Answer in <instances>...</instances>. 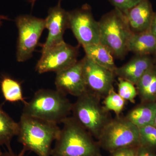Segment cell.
Listing matches in <instances>:
<instances>
[{
	"mask_svg": "<svg viewBox=\"0 0 156 156\" xmlns=\"http://www.w3.org/2000/svg\"><path fill=\"white\" fill-rule=\"evenodd\" d=\"M128 52L136 55L149 56L154 54L156 50V39L152 33L150 29L148 30L132 33L128 44Z\"/></svg>",
	"mask_w": 156,
	"mask_h": 156,
	"instance_id": "cell-15",
	"label": "cell"
},
{
	"mask_svg": "<svg viewBox=\"0 0 156 156\" xmlns=\"http://www.w3.org/2000/svg\"><path fill=\"white\" fill-rule=\"evenodd\" d=\"M125 101L118 93L115 92L113 88L106 95L104 100V108L107 112L112 111L119 115L124 108Z\"/></svg>",
	"mask_w": 156,
	"mask_h": 156,
	"instance_id": "cell-21",
	"label": "cell"
},
{
	"mask_svg": "<svg viewBox=\"0 0 156 156\" xmlns=\"http://www.w3.org/2000/svg\"><path fill=\"white\" fill-rule=\"evenodd\" d=\"M154 55H155V58H156V50L155 52Z\"/></svg>",
	"mask_w": 156,
	"mask_h": 156,
	"instance_id": "cell-32",
	"label": "cell"
},
{
	"mask_svg": "<svg viewBox=\"0 0 156 156\" xmlns=\"http://www.w3.org/2000/svg\"><path fill=\"white\" fill-rule=\"evenodd\" d=\"M8 17L6 16H2V15H0V27L2 24V20H8Z\"/></svg>",
	"mask_w": 156,
	"mask_h": 156,
	"instance_id": "cell-29",
	"label": "cell"
},
{
	"mask_svg": "<svg viewBox=\"0 0 156 156\" xmlns=\"http://www.w3.org/2000/svg\"><path fill=\"white\" fill-rule=\"evenodd\" d=\"M115 9L125 12L133 8L142 0H108Z\"/></svg>",
	"mask_w": 156,
	"mask_h": 156,
	"instance_id": "cell-24",
	"label": "cell"
},
{
	"mask_svg": "<svg viewBox=\"0 0 156 156\" xmlns=\"http://www.w3.org/2000/svg\"><path fill=\"white\" fill-rule=\"evenodd\" d=\"M139 128V144L142 147H156V127L151 125Z\"/></svg>",
	"mask_w": 156,
	"mask_h": 156,
	"instance_id": "cell-22",
	"label": "cell"
},
{
	"mask_svg": "<svg viewBox=\"0 0 156 156\" xmlns=\"http://www.w3.org/2000/svg\"><path fill=\"white\" fill-rule=\"evenodd\" d=\"M123 12L132 33L142 32L150 29L154 12L149 0H142L133 8Z\"/></svg>",
	"mask_w": 156,
	"mask_h": 156,
	"instance_id": "cell-13",
	"label": "cell"
},
{
	"mask_svg": "<svg viewBox=\"0 0 156 156\" xmlns=\"http://www.w3.org/2000/svg\"><path fill=\"white\" fill-rule=\"evenodd\" d=\"M118 94L125 100L134 102L137 95V90L134 84L126 80L119 78Z\"/></svg>",
	"mask_w": 156,
	"mask_h": 156,
	"instance_id": "cell-23",
	"label": "cell"
},
{
	"mask_svg": "<svg viewBox=\"0 0 156 156\" xmlns=\"http://www.w3.org/2000/svg\"><path fill=\"white\" fill-rule=\"evenodd\" d=\"M82 60L87 91L98 96H106L113 89L114 72L97 64L87 56Z\"/></svg>",
	"mask_w": 156,
	"mask_h": 156,
	"instance_id": "cell-10",
	"label": "cell"
},
{
	"mask_svg": "<svg viewBox=\"0 0 156 156\" xmlns=\"http://www.w3.org/2000/svg\"><path fill=\"white\" fill-rule=\"evenodd\" d=\"M98 22L101 44L116 58H123L128 52V42L132 34L125 14L114 9L104 15Z\"/></svg>",
	"mask_w": 156,
	"mask_h": 156,
	"instance_id": "cell-4",
	"label": "cell"
},
{
	"mask_svg": "<svg viewBox=\"0 0 156 156\" xmlns=\"http://www.w3.org/2000/svg\"><path fill=\"white\" fill-rule=\"evenodd\" d=\"M150 30L156 39V12L154 13L153 17L151 23Z\"/></svg>",
	"mask_w": 156,
	"mask_h": 156,
	"instance_id": "cell-27",
	"label": "cell"
},
{
	"mask_svg": "<svg viewBox=\"0 0 156 156\" xmlns=\"http://www.w3.org/2000/svg\"><path fill=\"white\" fill-rule=\"evenodd\" d=\"M69 28L82 47L100 43V29L98 21L92 15L87 5L80 9L68 11Z\"/></svg>",
	"mask_w": 156,
	"mask_h": 156,
	"instance_id": "cell-8",
	"label": "cell"
},
{
	"mask_svg": "<svg viewBox=\"0 0 156 156\" xmlns=\"http://www.w3.org/2000/svg\"><path fill=\"white\" fill-rule=\"evenodd\" d=\"M139 128L126 118L111 119L102 129L98 139L107 149L117 151L139 144Z\"/></svg>",
	"mask_w": 156,
	"mask_h": 156,
	"instance_id": "cell-6",
	"label": "cell"
},
{
	"mask_svg": "<svg viewBox=\"0 0 156 156\" xmlns=\"http://www.w3.org/2000/svg\"><path fill=\"white\" fill-rule=\"evenodd\" d=\"M135 151L130 147L123 148L116 151L113 156H135Z\"/></svg>",
	"mask_w": 156,
	"mask_h": 156,
	"instance_id": "cell-25",
	"label": "cell"
},
{
	"mask_svg": "<svg viewBox=\"0 0 156 156\" xmlns=\"http://www.w3.org/2000/svg\"><path fill=\"white\" fill-rule=\"evenodd\" d=\"M56 89L63 93L76 96L87 91L83 69V60L78 61L72 66L56 73Z\"/></svg>",
	"mask_w": 156,
	"mask_h": 156,
	"instance_id": "cell-12",
	"label": "cell"
},
{
	"mask_svg": "<svg viewBox=\"0 0 156 156\" xmlns=\"http://www.w3.org/2000/svg\"><path fill=\"white\" fill-rule=\"evenodd\" d=\"M135 156H155L147 150V148L142 147Z\"/></svg>",
	"mask_w": 156,
	"mask_h": 156,
	"instance_id": "cell-28",
	"label": "cell"
},
{
	"mask_svg": "<svg viewBox=\"0 0 156 156\" xmlns=\"http://www.w3.org/2000/svg\"><path fill=\"white\" fill-rule=\"evenodd\" d=\"M153 126H154L155 127H156V116L155 117V118L154 121Z\"/></svg>",
	"mask_w": 156,
	"mask_h": 156,
	"instance_id": "cell-31",
	"label": "cell"
},
{
	"mask_svg": "<svg viewBox=\"0 0 156 156\" xmlns=\"http://www.w3.org/2000/svg\"><path fill=\"white\" fill-rule=\"evenodd\" d=\"M60 2L59 1L56 6L49 9L45 19V28L48 30V34L43 45L42 52L64 41L65 31L69 28L68 11L62 8Z\"/></svg>",
	"mask_w": 156,
	"mask_h": 156,
	"instance_id": "cell-11",
	"label": "cell"
},
{
	"mask_svg": "<svg viewBox=\"0 0 156 156\" xmlns=\"http://www.w3.org/2000/svg\"><path fill=\"white\" fill-rule=\"evenodd\" d=\"M1 88L5 100L10 102H26L23 95L21 83L9 76H4L1 82Z\"/></svg>",
	"mask_w": 156,
	"mask_h": 156,
	"instance_id": "cell-20",
	"label": "cell"
},
{
	"mask_svg": "<svg viewBox=\"0 0 156 156\" xmlns=\"http://www.w3.org/2000/svg\"><path fill=\"white\" fill-rule=\"evenodd\" d=\"M78 55L77 47L63 41L42 52L36 70L40 74L49 72L57 73L76 63L78 61Z\"/></svg>",
	"mask_w": 156,
	"mask_h": 156,
	"instance_id": "cell-9",
	"label": "cell"
},
{
	"mask_svg": "<svg viewBox=\"0 0 156 156\" xmlns=\"http://www.w3.org/2000/svg\"><path fill=\"white\" fill-rule=\"evenodd\" d=\"M73 105L66 95L56 89H41L24 104L22 114L58 124L68 117Z\"/></svg>",
	"mask_w": 156,
	"mask_h": 156,
	"instance_id": "cell-3",
	"label": "cell"
},
{
	"mask_svg": "<svg viewBox=\"0 0 156 156\" xmlns=\"http://www.w3.org/2000/svg\"><path fill=\"white\" fill-rule=\"evenodd\" d=\"M26 152V151L23 149L18 154H14L12 150L5 152L0 151V156H24Z\"/></svg>",
	"mask_w": 156,
	"mask_h": 156,
	"instance_id": "cell-26",
	"label": "cell"
},
{
	"mask_svg": "<svg viewBox=\"0 0 156 156\" xmlns=\"http://www.w3.org/2000/svg\"><path fill=\"white\" fill-rule=\"evenodd\" d=\"M62 123L51 156H97L92 135L73 117H67Z\"/></svg>",
	"mask_w": 156,
	"mask_h": 156,
	"instance_id": "cell-2",
	"label": "cell"
},
{
	"mask_svg": "<svg viewBox=\"0 0 156 156\" xmlns=\"http://www.w3.org/2000/svg\"><path fill=\"white\" fill-rule=\"evenodd\" d=\"M156 116V102L143 103L131 110L126 119L138 128L153 125Z\"/></svg>",
	"mask_w": 156,
	"mask_h": 156,
	"instance_id": "cell-16",
	"label": "cell"
},
{
	"mask_svg": "<svg viewBox=\"0 0 156 156\" xmlns=\"http://www.w3.org/2000/svg\"><path fill=\"white\" fill-rule=\"evenodd\" d=\"M99 96L87 91L78 97L73 105V117L92 136L99 138L102 129L111 119L99 102Z\"/></svg>",
	"mask_w": 156,
	"mask_h": 156,
	"instance_id": "cell-5",
	"label": "cell"
},
{
	"mask_svg": "<svg viewBox=\"0 0 156 156\" xmlns=\"http://www.w3.org/2000/svg\"><path fill=\"white\" fill-rule=\"evenodd\" d=\"M19 123L16 122L4 110L0 104V147L5 145L11 150V143L14 136L19 133Z\"/></svg>",
	"mask_w": 156,
	"mask_h": 156,
	"instance_id": "cell-19",
	"label": "cell"
},
{
	"mask_svg": "<svg viewBox=\"0 0 156 156\" xmlns=\"http://www.w3.org/2000/svg\"><path fill=\"white\" fill-rule=\"evenodd\" d=\"M18 123V140L23 149L38 156H51L52 143L61 130L58 124L23 114Z\"/></svg>",
	"mask_w": 156,
	"mask_h": 156,
	"instance_id": "cell-1",
	"label": "cell"
},
{
	"mask_svg": "<svg viewBox=\"0 0 156 156\" xmlns=\"http://www.w3.org/2000/svg\"><path fill=\"white\" fill-rule=\"evenodd\" d=\"M137 94L142 103L156 102V65L154 64L136 85Z\"/></svg>",
	"mask_w": 156,
	"mask_h": 156,
	"instance_id": "cell-17",
	"label": "cell"
},
{
	"mask_svg": "<svg viewBox=\"0 0 156 156\" xmlns=\"http://www.w3.org/2000/svg\"><path fill=\"white\" fill-rule=\"evenodd\" d=\"M15 21L18 30L17 61L23 62L32 57L38 45L42 32L46 28L45 20L30 15H23L16 17Z\"/></svg>",
	"mask_w": 156,
	"mask_h": 156,
	"instance_id": "cell-7",
	"label": "cell"
},
{
	"mask_svg": "<svg viewBox=\"0 0 156 156\" xmlns=\"http://www.w3.org/2000/svg\"><path fill=\"white\" fill-rule=\"evenodd\" d=\"M154 64L149 56L136 55L126 64L117 67L115 74L119 78L136 85L144 73Z\"/></svg>",
	"mask_w": 156,
	"mask_h": 156,
	"instance_id": "cell-14",
	"label": "cell"
},
{
	"mask_svg": "<svg viewBox=\"0 0 156 156\" xmlns=\"http://www.w3.org/2000/svg\"><path fill=\"white\" fill-rule=\"evenodd\" d=\"M86 56L97 64L114 72L116 69L113 56L109 50L100 43L83 47Z\"/></svg>",
	"mask_w": 156,
	"mask_h": 156,
	"instance_id": "cell-18",
	"label": "cell"
},
{
	"mask_svg": "<svg viewBox=\"0 0 156 156\" xmlns=\"http://www.w3.org/2000/svg\"><path fill=\"white\" fill-rule=\"evenodd\" d=\"M37 1V0H29L28 2L30 3L31 5L32 8H33L35 3ZM58 1H61V0H58Z\"/></svg>",
	"mask_w": 156,
	"mask_h": 156,
	"instance_id": "cell-30",
	"label": "cell"
}]
</instances>
